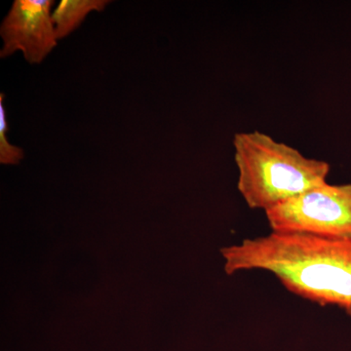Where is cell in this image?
<instances>
[{
    "mask_svg": "<svg viewBox=\"0 0 351 351\" xmlns=\"http://www.w3.org/2000/svg\"><path fill=\"white\" fill-rule=\"evenodd\" d=\"M232 144L237 189L252 210L267 213L328 182L329 163L309 158L263 132L237 133Z\"/></svg>",
    "mask_w": 351,
    "mask_h": 351,
    "instance_id": "obj_2",
    "label": "cell"
},
{
    "mask_svg": "<svg viewBox=\"0 0 351 351\" xmlns=\"http://www.w3.org/2000/svg\"><path fill=\"white\" fill-rule=\"evenodd\" d=\"M53 0H15L2 21L0 36L5 59L20 51L29 64H40L56 47L58 38L52 20Z\"/></svg>",
    "mask_w": 351,
    "mask_h": 351,
    "instance_id": "obj_4",
    "label": "cell"
},
{
    "mask_svg": "<svg viewBox=\"0 0 351 351\" xmlns=\"http://www.w3.org/2000/svg\"><path fill=\"white\" fill-rule=\"evenodd\" d=\"M110 3V0H62L52 12L58 40L66 38L80 27L88 14L93 11L101 12Z\"/></svg>",
    "mask_w": 351,
    "mask_h": 351,
    "instance_id": "obj_5",
    "label": "cell"
},
{
    "mask_svg": "<svg viewBox=\"0 0 351 351\" xmlns=\"http://www.w3.org/2000/svg\"><path fill=\"white\" fill-rule=\"evenodd\" d=\"M5 95L0 94V163L4 165H17L23 160L25 152L22 147L11 145L7 140L8 122L5 107H4Z\"/></svg>",
    "mask_w": 351,
    "mask_h": 351,
    "instance_id": "obj_6",
    "label": "cell"
},
{
    "mask_svg": "<svg viewBox=\"0 0 351 351\" xmlns=\"http://www.w3.org/2000/svg\"><path fill=\"white\" fill-rule=\"evenodd\" d=\"M265 214L271 232L351 239V184L327 182Z\"/></svg>",
    "mask_w": 351,
    "mask_h": 351,
    "instance_id": "obj_3",
    "label": "cell"
},
{
    "mask_svg": "<svg viewBox=\"0 0 351 351\" xmlns=\"http://www.w3.org/2000/svg\"><path fill=\"white\" fill-rule=\"evenodd\" d=\"M226 274L263 270L293 295L351 318V239L277 233L221 249Z\"/></svg>",
    "mask_w": 351,
    "mask_h": 351,
    "instance_id": "obj_1",
    "label": "cell"
}]
</instances>
